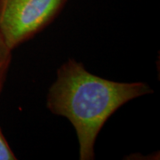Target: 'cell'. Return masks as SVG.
<instances>
[{"label":"cell","mask_w":160,"mask_h":160,"mask_svg":"<svg viewBox=\"0 0 160 160\" xmlns=\"http://www.w3.org/2000/svg\"><path fill=\"white\" fill-rule=\"evenodd\" d=\"M67 2L68 0H0V34L14 50L46 29Z\"/></svg>","instance_id":"7a4b0ae2"},{"label":"cell","mask_w":160,"mask_h":160,"mask_svg":"<svg viewBox=\"0 0 160 160\" xmlns=\"http://www.w3.org/2000/svg\"><path fill=\"white\" fill-rule=\"evenodd\" d=\"M16 157L12 152L9 143L6 141L0 128V160H15Z\"/></svg>","instance_id":"277c9868"},{"label":"cell","mask_w":160,"mask_h":160,"mask_svg":"<svg viewBox=\"0 0 160 160\" xmlns=\"http://www.w3.org/2000/svg\"><path fill=\"white\" fill-rule=\"evenodd\" d=\"M12 51L13 50L7 45L6 40L0 34V95L3 91L8 69L11 65Z\"/></svg>","instance_id":"3957f363"},{"label":"cell","mask_w":160,"mask_h":160,"mask_svg":"<svg viewBox=\"0 0 160 160\" xmlns=\"http://www.w3.org/2000/svg\"><path fill=\"white\" fill-rule=\"evenodd\" d=\"M152 92L142 82H116L95 76L82 63L69 59L58 69L46 106L74 126L79 159L92 160L96 138L109 118L126 102Z\"/></svg>","instance_id":"6da1fadb"}]
</instances>
